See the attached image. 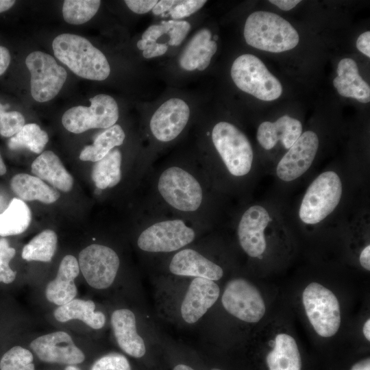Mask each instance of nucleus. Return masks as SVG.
<instances>
[{"label":"nucleus","instance_id":"obj_1","mask_svg":"<svg viewBox=\"0 0 370 370\" xmlns=\"http://www.w3.org/2000/svg\"><path fill=\"white\" fill-rule=\"evenodd\" d=\"M149 171L145 201L201 227L208 224L210 180L201 163L173 162Z\"/></svg>","mask_w":370,"mask_h":370},{"label":"nucleus","instance_id":"obj_2","mask_svg":"<svg viewBox=\"0 0 370 370\" xmlns=\"http://www.w3.org/2000/svg\"><path fill=\"white\" fill-rule=\"evenodd\" d=\"M144 226L136 244L147 253L164 254L178 251L191 244L201 226L173 214L145 201Z\"/></svg>","mask_w":370,"mask_h":370},{"label":"nucleus","instance_id":"obj_3","mask_svg":"<svg viewBox=\"0 0 370 370\" xmlns=\"http://www.w3.org/2000/svg\"><path fill=\"white\" fill-rule=\"evenodd\" d=\"M54 55L77 75L102 81L110 73L105 55L86 38L73 34H62L53 40Z\"/></svg>","mask_w":370,"mask_h":370},{"label":"nucleus","instance_id":"obj_4","mask_svg":"<svg viewBox=\"0 0 370 370\" xmlns=\"http://www.w3.org/2000/svg\"><path fill=\"white\" fill-rule=\"evenodd\" d=\"M244 37L249 45L272 53L291 50L299 40L291 23L277 14L265 11L254 12L247 17Z\"/></svg>","mask_w":370,"mask_h":370},{"label":"nucleus","instance_id":"obj_5","mask_svg":"<svg viewBox=\"0 0 370 370\" xmlns=\"http://www.w3.org/2000/svg\"><path fill=\"white\" fill-rule=\"evenodd\" d=\"M210 136L224 169L230 175L241 178L249 173L254 153L243 132L231 123L220 121L212 127Z\"/></svg>","mask_w":370,"mask_h":370},{"label":"nucleus","instance_id":"obj_6","mask_svg":"<svg viewBox=\"0 0 370 370\" xmlns=\"http://www.w3.org/2000/svg\"><path fill=\"white\" fill-rule=\"evenodd\" d=\"M231 77L239 89L262 101L277 99L282 92L280 81L252 54H243L234 61Z\"/></svg>","mask_w":370,"mask_h":370},{"label":"nucleus","instance_id":"obj_7","mask_svg":"<svg viewBox=\"0 0 370 370\" xmlns=\"http://www.w3.org/2000/svg\"><path fill=\"white\" fill-rule=\"evenodd\" d=\"M342 195V183L336 173H321L308 186L301 201L299 216L306 224H317L336 208Z\"/></svg>","mask_w":370,"mask_h":370},{"label":"nucleus","instance_id":"obj_8","mask_svg":"<svg viewBox=\"0 0 370 370\" xmlns=\"http://www.w3.org/2000/svg\"><path fill=\"white\" fill-rule=\"evenodd\" d=\"M302 301L308 319L319 336L330 337L338 332L341 324L340 306L330 290L312 282L304 289Z\"/></svg>","mask_w":370,"mask_h":370},{"label":"nucleus","instance_id":"obj_9","mask_svg":"<svg viewBox=\"0 0 370 370\" xmlns=\"http://www.w3.org/2000/svg\"><path fill=\"white\" fill-rule=\"evenodd\" d=\"M90 101L89 106L72 107L64 113L62 123L68 131L80 134L90 129H108L115 125L119 114L113 97L99 94L90 98Z\"/></svg>","mask_w":370,"mask_h":370},{"label":"nucleus","instance_id":"obj_10","mask_svg":"<svg viewBox=\"0 0 370 370\" xmlns=\"http://www.w3.org/2000/svg\"><path fill=\"white\" fill-rule=\"evenodd\" d=\"M30 73V90L34 99L46 102L53 99L67 77L66 71L55 58L42 51H33L25 59Z\"/></svg>","mask_w":370,"mask_h":370},{"label":"nucleus","instance_id":"obj_11","mask_svg":"<svg viewBox=\"0 0 370 370\" xmlns=\"http://www.w3.org/2000/svg\"><path fill=\"white\" fill-rule=\"evenodd\" d=\"M221 302L227 312L247 323L259 321L266 310L259 291L243 278H234L227 283Z\"/></svg>","mask_w":370,"mask_h":370},{"label":"nucleus","instance_id":"obj_12","mask_svg":"<svg viewBox=\"0 0 370 370\" xmlns=\"http://www.w3.org/2000/svg\"><path fill=\"white\" fill-rule=\"evenodd\" d=\"M79 267L87 283L94 288L105 289L114 282L120 265L118 254L112 248L92 244L79 254Z\"/></svg>","mask_w":370,"mask_h":370},{"label":"nucleus","instance_id":"obj_13","mask_svg":"<svg viewBox=\"0 0 370 370\" xmlns=\"http://www.w3.org/2000/svg\"><path fill=\"white\" fill-rule=\"evenodd\" d=\"M190 108L184 100L171 98L163 103L149 121V130L158 142L175 140L184 131L190 119Z\"/></svg>","mask_w":370,"mask_h":370},{"label":"nucleus","instance_id":"obj_14","mask_svg":"<svg viewBox=\"0 0 370 370\" xmlns=\"http://www.w3.org/2000/svg\"><path fill=\"white\" fill-rule=\"evenodd\" d=\"M31 349L42 362L75 365L85 359L71 336L62 331L40 336L30 343Z\"/></svg>","mask_w":370,"mask_h":370},{"label":"nucleus","instance_id":"obj_15","mask_svg":"<svg viewBox=\"0 0 370 370\" xmlns=\"http://www.w3.org/2000/svg\"><path fill=\"white\" fill-rule=\"evenodd\" d=\"M319 148L316 133L306 131L301 134L278 164L276 173L285 182L295 180L311 166Z\"/></svg>","mask_w":370,"mask_h":370},{"label":"nucleus","instance_id":"obj_16","mask_svg":"<svg viewBox=\"0 0 370 370\" xmlns=\"http://www.w3.org/2000/svg\"><path fill=\"white\" fill-rule=\"evenodd\" d=\"M270 221L268 211L262 206L254 205L242 214L237 235L243 250L250 257L260 256L267 247L264 230Z\"/></svg>","mask_w":370,"mask_h":370},{"label":"nucleus","instance_id":"obj_17","mask_svg":"<svg viewBox=\"0 0 370 370\" xmlns=\"http://www.w3.org/2000/svg\"><path fill=\"white\" fill-rule=\"evenodd\" d=\"M219 286L213 280L195 278L190 282L181 305V316L188 323L199 321L217 301Z\"/></svg>","mask_w":370,"mask_h":370},{"label":"nucleus","instance_id":"obj_18","mask_svg":"<svg viewBox=\"0 0 370 370\" xmlns=\"http://www.w3.org/2000/svg\"><path fill=\"white\" fill-rule=\"evenodd\" d=\"M169 270L173 275L201 278L216 281L223 275V270L196 249L183 248L173 256Z\"/></svg>","mask_w":370,"mask_h":370},{"label":"nucleus","instance_id":"obj_19","mask_svg":"<svg viewBox=\"0 0 370 370\" xmlns=\"http://www.w3.org/2000/svg\"><path fill=\"white\" fill-rule=\"evenodd\" d=\"M111 324L119 347L129 356L139 358L146 353L143 338L136 331V317L129 309H118L111 316Z\"/></svg>","mask_w":370,"mask_h":370},{"label":"nucleus","instance_id":"obj_20","mask_svg":"<svg viewBox=\"0 0 370 370\" xmlns=\"http://www.w3.org/2000/svg\"><path fill=\"white\" fill-rule=\"evenodd\" d=\"M302 132L301 122L288 115H284L275 122L264 121L258 128L256 138L264 149L269 150L281 141L288 149L299 138Z\"/></svg>","mask_w":370,"mask_h":370},{"label":"nucleus","instance_id":"obj_21","mask_svg":"<svg viewBox=\"0 0 370 370\" xmlns=\"http://www.w3.org/2000/svg\"><path fill=\"white\" fill-rule=\"evenodd\" d=\"M79 272L77 259L71 255L65 256L60 264L56 278L46 287L47 299L58 306H62L73 300L77 293L75 279Z\"/></svg>","mask_w":370,"mask_h":370},{"label":"nucleus","instance_id":"obj_22","mask_svg":"<svg viewBox=\"0 0 370 370\" xmlns=\"http://www.w3.org/2000/svg\"><path fill=\"white\" fill-rule=\"evenodd\" d=\"M208 29L199 30L188 42L179 58V64L184 70H205L217 50L215 41L211 40Z\"/></svg>","mask_w":370,"mask_h":370},{"label":"nucleus","instance_id":"obj_23","mask_svg":"<svg viewBox=\"0 0 370 370\" xmlns=\"http://www.w3.org/2000/svg\"><path fill=\"white\" fill-rule=\"evenodd\" d=\"M336 71L333 84L339 95L362 103L369 102L370 87L358 73V66L353 59L345 58L340 60Z\"/></svg>","mask_w":370,"mask_h":370},{"label":"nucleus","instance_id":"obj_24","mask_svg":"<svg viewBox=\"0 0 370 370\" xmlns=\"http://www.w3.org/2000/svg\"><path fill=\"white\" fill-rule=\"evenodd\" d=\"M32 172L63 192H69L73 187V177L64 168L58 156L51 151L41 153L34 160Z\"/></svg>","mask_w":370,"mask_h":370},{"label":"nucleus","instance_id":"obj_25","mask_svg":"<svg viewBox=\"0 0 370 370\" xmlns=\"http://www.w3.org/2000/svg\"><path fill=\"white\" fill-rule=\"evenodd\" d=\"M12 191L23 201L38 200L52 204L60 197V193L41 179L26 173L14 175L10 182Z\"/></svg>","mask_w":370,"mask_h":370},{"label":"nucleus","instance_id":"obj_26","mask_svg":"<svg viewBox=\"0 0 370 370\" xmlns=\"http://www.w3.org/2000/svg\"><path fill=\"white\" fill-rule=\"evenodd\" d=\"M269 370H301V355L295 339L287 334L275 336L274 347L266 358Z\"/></svg>","mask_w":370,"mask_h":370},{"label":"nucleus","instance_id":"obj_27","mask_svg":"<svg viewBox=\"0 0 370 370\" xmlns=\"http://www.w3.org/2000/svg\"><path fill=\"white\" fill-rule=\"evenodd\" d=\"M95 304L91 300L73 299L57 308L53 314L56 319L60 322L79 319L90 328L98 330L104 326L106 317L101 312H95Z\"/></svg>","mask_w":370,"mask_h":370},{"label":"nucleus","instance_id":"obj_28","mask_svg":"<svg viewBox=\"0 0 370 370\" xmlns=\"http://www.w3.org/2000/svg\"><path fill=\"white\" fill-rule=\"evenodd\" d=\"M122 162V153L116 147L102 159L95 162L91 177L97 190L101 192L119 184L123 177Z\"/></svg>","mask_w":370,"mask_h":370},{"label":"nucleus","instance_id":"obj_29","mask_svg":"<svg viewBox=\"0 0 370 370\" xmlns=\"http://www.w3.org/2000/svg\"><path fill=\"white\" fill-rule=\"evenodd\" d=\"M32 219L31 210L24 201L13 198L0 213V236L6 237L25 232Z\"/></svg>","mask_w":370,"mask_h":370},{"label":"nucleus","instance_id":"obj_30","mask_svg":"<svg viewBox=\"0 0 370 370\" xmlns=\"http://www.w3.org/2000/svg\"><path fill=\"white\" fill-rule=\"evenodd\" d=\"M125 138L123 129L121 125L115 124L100 133L92 145L84 147L79 154V159L96 162L105 157L112 149L121 145Z\"/></svg>","mask_w":370,"mask_h":370},{"label":"nucleus","instance_id":"obj_31","mask_svg":"<svg viewBox=\"0 0 370 370\" xmlns=\"http://www.w3.org/2000/svg\"><path fill=\"white\" fill-rule=\"evenodd\" d=\"M57 235L45 230L34 237L23 249L21 256L27 261L50 262L57 247Z\"/></svg>","mask_w":370,"mask_h":370},{"label":"nucleus","instance_id":"obj_32","mask_svg":"<svg viewBox=\"0 0 370 370\" xmlns=\"http://www.w3.org/2000/svg\"><path fill=\"white\" fill-rule=\"evenodd\" d=\"M48 140L47 133L38 125L28 123L10 138L8 146L12 150L26 148L34 153H40Z\"/></svg>","mask_w":370,"mask_h":370},{"label":"nucleus","instance_id":"obj_33","mask_svg":"<svg viewBox=\"0 0 370 370\" xmlns=\"http://www.w3.org/2000/svg\"><path fill=\"white\" fill-rule=\"evenodd\" d=\"M100 5L99 0H65L62 5V16L69 24L81 25L96 14Z\"/></svg>","mask_w":370,"mask_h":370},{"label":"nucleus","instance_id":"obj_34","mask_svg":"<svg viewBox=\"0 0 370 370\" xmlns=\"http://www.w3.org/2000/svg\"><path fill=\"white\" fill-rule=\"evenodd\" d=\"M32 352L14 345L5 351L0 358V370H35Z\"/></svg>","mask_w":370,"mask_h":370},{"label":"nucleus","instance_id":"obj_35","mask_svg":"<svg viewBox=\"0 0 370 370\" xmlns=\"http://www.w3.org/2000/svg\"><path fill=\"white\" fill-rule=\"evenodd\" d=\"M16 250L11 247L9 241L5 238H0V283L12 284L16 279V271L10 265L12 259L15 256Z\"/></svg>","mask_w":370,"mask_h":370},{"label":"nucleus","instance_id":"obj_36","mask_svg":"<svg viewBox=\"0 0 370 370\" xmlns=\"http://www.w3.org/2000/svg\"><path fill=\"white\" fill-rule=\"evenodd\" d=\"M23 115L18 111H4L0 114V134L12 137L25 125Z\"/></svg>","mask_w":370,"mask_h":370},{"label":"nucleus","instance_id":"obj_37","mask_svg":"<svg viewBox=\"0 0 370 370\" xmlns=\"http://www.w3.org/2000/svg\"><path fill=\"white\" fill-rule=\"evenodd\" d=\"M90 370H132L127 358L119 353H110L97 359Z\"/></svg>","mask_w":370,"mask_h":370},{"label":"nucleus","instance_id":"obj_38","mask_svg":"<svg viewBox=\"0 0 370 370\" xmlns=\"http://www.w3.org/2000/svg\"><path fill=\"white\" fill-rule=\"evenodd\" d=\"M206 3L205 0L177 1L169 10L173 19H180L190 16L200 10Z\"/></svg>","mask_w":370,"mask_h":370},{"label":"nucleus","instance_id":"obj_39","mask_svg":"<svg viewBox=\"0 0 370 370\" xmlns=\"http://www.w3.org/2000/svg\"><path fill=\"white\" fill-rule=\"evenodd\" d=\"M171 29L168 34L169 35V45L171 46H178L184 40L190 29V25L186 21L170 20Z\"/></svg>","mask_w":370,"mask_h":370},{"label":"nucleus","instance_id":"obj_40","mask_svg":"<svg viewBox=\"0 0 370 370\" xmlns=\"http://www.w3.org/2000/svg\"><path fill=\"white\" fill-rule=\"evenodd\" d=\"M171 27L169 21H162L160 25H152L143 32L141 40L147 43L156 42L160 37L169 32Z\"/></svg>","mask_w":370,"mask_h":370},{"label":"nucleus","instance_id":"obj_41","mask_svg":"<svg viewBox=\"0 0 370 370\" xmlns=\"http://www.w3.org/2000/svg\"><path fill=\"white\" fill-rule=\"evenodd\" d=\"M158 1L156 0H125L128 8L136 14H145L153 9Z\"/></svg>","mask_w":370,"mask_h":370},{"label":"nucleus","instance_id":"obj_42","mask_svg":"<svg viewBox=\"0 0 370 370\" xmlns=\"http://www.w3.org/2000/svg\"><path fill=\"white\" fill-rule=\"evenodd\" d=\"M167 46L165 44L156 42L147 43L143 56L145 58H151L162 56L167 51Z\"/></svg>","mask_w":370,"mask_h":370},{"label":"nucleus","instance_id":"obj_43","mask_svg":"<svg viewBox=\"0 0 370 370\" xmlns=\"http://www.w3.org/2000/svg\"><path fill=\"white\" fill-rule=\"evenodd\" d=\"M357 49L367 57H370V32L361 34L356 41Z\"/></svg>","mask_w":370,"mask_h":370},{"label":"nucleus","instance_id":"obj_44","mask_svg":"<svg viewBox=\"0 0 370 370\" xmlns=\"http://www.w3.org/2000/svg\"><path fill=\"white\" fill-rule=\"evenodd\" d=\"M177 1L173 0H161L158 1L153 8L152 12L155 15L162 14L169 11L176 3Z\"/></svg>","mask_w":370,"mask_h":370},{"label":"nucleus","instance_id":"obj_45","mask_svg":"<svg viewBox=\"0 0 370 370\" xmlns=\"http://www.w3.org/2000/svg\"><path fill=\"white\" fill-rule=\"evenodd\" d=\"M11 60L9 50L0 45V75H3L8 69Z\"/></svg>","mask_w":370,"mask_h":370},{"label":"nucleus","instance_id":"obj_46","mask_svg":"<svg viewBox=\"0 0 370 370\" xmlns=\"http://www.w3.org/2000/svg\"><path fill=\"white\" fill-rule=\"evenodd\" d=\"M270 3L275 5L280 9L285 11L290 10L295 7L300 1L296 0H270Z\"/></svg>","mask_w":370,"mask_h":370},{"label":"nucleus","instance_id":"obj_47","mask_svg":"<svg viewBox=\"0 0 370 370\" xmlns=\"http://www.w3.org/2000/svg\"><path fill=\"white\" fill-rule=\"evenodd\" d=\"M360 262L366 270H370V245L366 246L360 253Z\"/></svg>","mask_w":370,"mask_h":370},{"label":"nucleus","instance_id":"obj_48","mask_svg":"<svg viewBox=\"0 0 370 370\" xmlns=\"http://www.w3.org/2000/svg\"><path fill=\"white\" fill-rule=\"evenodd\" d=\"M350 370H370V359L366 358L355 363Z\"/></svg>","mask_w":370,"mask_h":370},{"label":"nucleus","instance_id":"obj_49","mask_svg":"<svg viewBox=\"0 0 370 370\" xmlns=\"http://www.w3.org/2000/svg\"><path fill=\"white\" fill-rule=\"evenodd\" d=\"M16 1L13 0H0V13L10 9Z\"/></svg>","mask_w":370,"mask_h":370},{"label":"nucleus","instance_id":"obj_50","mask_svg":"<svg viewBox=\"0 0 370 370\" xmlns=\"http://www.w3.org/2000/svg\"><path fill=\"white\" fill-rule=\"evenodd\" d=\"M362 332L365 338L368 341H370V319H368L365 323L362 328Z\"/></svg>","mask_w":370,"mask_h":370},{"label":"nucleus","instance_id":"obj_51","mask_svg":"<svg viewBox=\"0 0 370 370\" xmlns=\"http://www.w3.org/2000/svg\"><path fill=\"white\" fill-rule=\"evenodd\" d=\"M173 370H195L191 367L184 365V364H178L175 365Z\"/></svg>","mask_w":370,"mask_h":370},{"label":"nucleus","instance_id":"obj_52","mask_svg":"<svg viewBox=\"0 0 370 370\" xmlns=\"http://www.w3.org/2000/svg\"><path fill=\"white\" fill-rule=\"evenodd\" d=\"M7 171L6 166L0 153V176L4 175Z\"/></svg>","mask_w":370,"mask_h":370},{"label":"nucleus","instance_id":"obj_53","mask_svg":"<svg viewBox=\"0 0 370 370\" xmlns=\"http://www.w3.org/2000/svg\"><path fill=\"white\" fill-rule=\"evenodd\" d=\"M64 370H80V369L75 365H68Z\"/></svg>","mask_w":370,"mask_h":370},{"label":"nucleus","instance_id":"obj_54","mask_svg":"<svg viewBox=\"0 0 370 370\" xmlns=\"http://www.w3.org/2000/svg\"><path fill=\"white\" fill-rule=\"evenodd\" d=\"M8 105H3L1 102H0V114H1L3 112L5 111V110L8 108Z\"/></svg>","mask_w":370,"mask_h":370},{"label":"nucleus","instance_id":"obj_55","mask_svg":"<svg viewBox=\"0 0 370 370\" xmlns=\"http://www.w3.org/2000/svg\"><path fill=\"white\" fill-rule=\"evenodd\" d=\"M217 38H218L217 36V35H214V38H213V40H214V41H216V40H217Z\"/></svg>","mask_w":370,"mask_h":370},{"label":"nucleus","instance_id":"obj_56","mask_svg":"<svg viewBox=\"0 0 370 370\" xmlns=\"http://www.w3.org/2000/svg\"><path fill=\"white\" fill-rule=\"evenodd\" d=\"M210 370H221V369H217V368H214V369H210Z\"/></svg>","mask_w":370,"mask_h":370}]
</instances>
